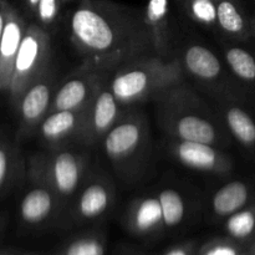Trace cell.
<instances>
[{
  "instance_id": "ba28073f",
  "label": "cell",
  "mask_w": 255,
  "mask_h": 255,
  "mask_svg": "<svg viewBox=\"0 0 255 255\" xmlns=\"http://www.w3.org/2000/svg\"><path fill=\"white\" fill-rule=\"evenodd\" d=\"M17 206V221L25 232H39L60 223L64 207L57 194L49 187L29 182Z\"/></svg>"
},
{
  "instance_id": "d6986e66",
  "label": "cell",
  "mask_w": 255,
  "mask_h": 255,
  "mask_svg": "<svg viewBox=\"0 0 255 255\" xmlns=\"http://www.w3.org/2000/svg\"><path fill=\"white\" fill-rule=\"evenodd\" d=\"M143 16L156 54L163 59H172L171 0H147Z\"/></svg>"
},
{
  "instance_id": "5bb4252c",
  "label": "cell",
  "mask_w": 255,
  "mask_h": 255,
  "mask_svg": "<svg viewBox=\"0 0 255 255\" xmlns=\"http://www.w3.org/2000/svg\"><path fill=\"white\" fill-rule=\"evenodd\" d=\"M168 151L177 162L194 171L224 176L234 168L231 157L213 144L171 138Z\"/></svg>"
},
{
  "instance_id": "8fae6325",
  "label": "cell",
  "mask_w": 255,
  "mask_h": 255,
  "mask_svg": "<svg viewBox=\"0 0 255 255\" xmlns=\"http://www.w3.org/2000/svg\"><path fill=\"white\" fill-rule=\"evenodd\" d=\"M178 59L181 60L184 72L198 84L206 87H213L214 90H221L224 95L234 96L237 100L238 96H243L238 89L232 87L223 64L208 47L201 44H189L184 49L182 57Z\"/></svg>"
},
{
  "instance_id": "52a82bcc",
  "label": "cell",
  "mask_w": 255,
  "mask_h": 255,
  "mask_svg": "<svg viewBox=\"0 0 255 255\" xmlns=\"http://www.w3.org/2000/svg\"><path fill=\"white\" fill-rule=\"evenodd\" d=\"M115 198V184L106 174L89 173L67 204L59 224L62 228H71L99 221L111 211Z\"/></svg>"
},
{
  "instance_id": "1f68e13d",
  "label": "cell",
  "mask_w": 255,
  "mask_h": 255,
  "mask_svg": "<svg viewBox=\"0 0 255 255\" xmlns=\"http://www.w3.org/2000/svg\"><path fill=\"white\" fill-rule=\"evenodd\" d=\"M248 255H255V237L253 241L248 244Z\"/></svg>"
},
{
  "instance_id": "f546056e",
  "label": "cell",
  "mask_w": 255,
  "mask_h": 255,
  "mask_svg": "<svg viewBox=\"0 0 255 255\" xmlns=\"http://www.w3.org/2000/svg\"><path fill=\"white\" fill-rule=\"evenodd\" d=\"M1 255H49V254L35 253V252H27V251H22V249H16V248H4L1 251Z\"/></svg>"
},
{
  "instance_id": "6da1fadb",
  "label": "cell",
  "mask_w": 255,
  "mask_h": 255,
  "mask_svg": "<svg viewBox=\"0 0 255 255\" xmlns=\"http://www.w3.org/2000/svg\"><path fill=\"white\" fill-rule=\"evenodd\" d=\"M69 34L82 65L102 72L156 54L143 10L114 0H77Z\"/></svg>"
},
{
  "instance_id": "d6a6232c",
  "label": "cell",
  "mask_w": 255,
  "mask_h": 255,
  "mask_svg": "<svg viewBox=\"0 0 255 255\" xmlns=\"http://www.w3.org/2000/svg\"><path fill=\"white\" fill-rule=\"evenodd\" d=\"M251 27H252V39L255 40V14L251 16Z\"/></svg>"
},
{
  "instance_id": "f1b7e54d",
  "label": "cell",
  "mask_w": 255,
  "mask_h": 255,
  "mask_svg": "<svg viewBox=\"0 0 255 255\" xmlns=\"http://www.w3.org/2000/svg\"><path fill=\"white\" fill-rule=\"evenodd\" d=\"M198 244L194 241L184 242V243L177 244L172 248L167 249L163 254L161 255H197L198 254Z\"/></svg>"
},
{
  "instance_id": "d590c367",
  "label": "cell",
  "mask_w": 255,
  "mask_h": 255,
  "mask_svg": "<svg viewBox=\"0 0 255 255\" xmlns=\"http://www.w3.org/2000/svg\"><path fill=\"white\" fill-rule=\"evenodd\" d=\"M254 1H255V0H254Z\"/></svg>"
},
{
  "instance_id": "44dd1931",
  "label": "cell",
  "mask_w": 255,
  "mask_h": 255,
  "mask_svg": "<svg viewBox=\"0 0 255 255\" xmlns=\"http://www.w3.org/2000/svg\"><path fill=\"white\" fill-rule=\"evenodd\" d=\"M218 30L228 39L243 42L252 39L251 16L241 0H216Z\"/></svg>"
},
{
  "instance_id": "277c9868",
  "label": "cell",
  "mask_w": 255,
  "mask_h": 255,
  "mask_svg": "<svg viewBox=\"0 0 255 255\" xmlns=\"http://www.w3.org/2000/svg\"><path fill=\"white\" fill-rule=\"evenodd\" d=\"M104 151L117 176L127 183L141 178L151 153L147 117L137 110L124 112L102 139Z\"/></svg>"
},
{
  "instance_id": "4dcf8cb0",
  "label": "cell",
  "mask_w": 255,
  "mask_h": 255,
  "mask_svg": "<svg viewBox=\"0 0 255 255\" xmlns=\"http://www.w3.org/2000/svg\"><path fill=\"white\" fill-rule=\"evenodd\" d=\"M22 1H24V6H25V10H26L27 14H29L30 16L34 17L40 0H22Z\"/></svg>"
},
{
  "instance_id": "484cf974",
  "label": "cell",
  "mask_w": 255,
  "mask_h": 255,
  "mask_svg": "<svg viewBox=\"0 0 255 255\" xmlns=\"http://www.w3.org/2000/svg\"><path fill=\"white\" fill-rule=\"evenodd\" d=\"M184 11L196 24L209 30H218L216 0H183Z\"/></svg>"
},
{
  "instance_id": "e0dca14e",
  "label": "cell",
  "mask_w": 255,
  "mask_h": 255,
  "mask_svg": "<svg viewBox=\"0 0 255 255\" xmlns=\"http://www.w3.org/2000/svg\"><path fill=\"white\" fill-rule=\"evenodd\" d=\"M27 181V159L16 141L2 136L0 143V196L2 199Z\"/></svg>"
},
{
  "instance_id": "7c38bea8",
  "label": "cell",
  "mask_w": 255,
  "mask_h": 255,
  "mask_svg": "<svg viewBox=\"0 0 255 255\" xmlns=\"http://www.w3.org/2000/svg\"><path fill=\"white\" fill-rule=\"evenodd\" d=\"M110 72H102L82 65L74 75L59 85L55 91L51 111H82L90 106Z\"/></svg>"
},
{
  "instance_id": "7402d4cb",
  "label": "cell",
  "mask_w": 255,
  "mask_h": 255,
  "mask_svg": "<svg viewBox=\"0 0 255 255\" xmlns=\"http://www.w3.org/2000/svg\"><path fill=\"white\" fill-rule=\"evenodd\" d=\"M224 61L239 82L255 92V54L238 45H224Z\"/></svg>"
},
{
  "instance_id": "3957f363",
  "label": "cell",
  "mask_w": 255,
  "mask_h": 255,
  "mask_svg": "<svg viewBox=\"0 0 255 255\" xmlns=\"http://www.w3.org/2000/svg\"><path fill=\"white\" fill-rule=\"evenodd\" d=\"M111 74L110 87L126 109L157 101L167 91L183 84L186 77L178 57L163 59L156 54L126 62Z\"/></svg>"
},
{
  "instance_id": "cb8c5ba5",
  "label": "cell",
  "mask_w": 255,
  "mask_h": 255,
  "mask_svg": "<svg viewBox=\"0 0 255 255\" xmlns=\"http://www.w3.org/2000/svg\"><path fill=\"white\" fill-rule=\"evenodd\" d=\"M223 229L228 238L248 246L255 237V202L228 217Z\"/></svg>"
},
{
  "instance_id": "30bf717a",
  "label": "cell",
  "mask_w": 255,
  "mask_h": 255,
  "mask_svg": "<svg viewBox=\"0 0 255 255\" xmlns=\"http://www.w3.org/2000/svg\"><path fill=\"white\" fill-rule=\"evenodd\" d=\"M56 89L55 76L50 70H47L20 96L15 104L20 124L16 133V141L22 137L29 136L32 132H36L42 120L51 111Z\"/></svg>"
},
{
  "instance_id": "8992f818",
  "label": "cell",
  "mask_w": 255,
  "mask_h": 255,
  "mask_svg": "<svg viewBox=\"0 0 255 255\" xmlns=\"http://www.w3.org/2000/svg\"><path fill=\"white\" fill-rule=\"evenodd\" d=\"M51 56V39L45 27L37 22L27 24L24 39L14 62L9 92L14 104H16L25 90L41 77L49 70Z\"/></svg>"
},
{
  "instance_id": "9a60e30c",
  "label": "cell",
  "mask_w": 255,
  "mask_h": 255,
  "mask_svg": "<svg viewBox=\"0 0 255 255\" xmlns=\"http://www.w3.org/2000/svg\"><path fill=\"white\" fill-rule=\"evenodd\" d=\"M125 228L137 238H153L166 231L158 194L134 198L127 206L122 218Z\"/></svg>"
},
{
  "instance_id": "836d02e7",
  "label": "cell",
  "mask_w": 255,
  "mask_h": 255,
  "mask_svg": "<svg viewBox=\"0 0 255 255\" xmlns=\"http://www.w3.org/2000/svg\"><path fill=\"white\" fill-rule=\"evenodd\" d=\"M62 1H64V4H66V2H71L74 1V0H62Z\"/></svg>"
},
{
  "instance_id": "5b68a950",
  "label": "cell",
  "mask_w": 255,
  "mask_h": 255,
  "mask_svg": "<svg viewBox=\"0 0 255 255\" xmlns=\"http://www.w3.org/2000/svg\"><path fill=\"white\" fill-rule=\"evenodd\" d=\"M89 154L67 148L37 152L27 158V181L51 188L64 211L89 174ZM64 214V213H62Z\"/></svg>"
},
{
  "instance_id": "7a4b0ae2",
  "label": "cell",
  "mask_w": 255,
  "mask_h": 255,
  "mask_svg": "<svg viewBox=\"0 0 255 255\" xmlns=\"http://www.w3.org/2000/svg\"><path fill=\"white\" fill-rule=\"evenodd\" d=\"M154 102L159 126L171 138L203 142L219 148L229 143L223 121L184 82Z\"/></svg>"
},
{
  "instance_id": "4fadbf2b",
  "label": "cell",
  "mask_w": 255,
  "mask_h": 255,
  "mask_svg": "<svg viewBox=\"0 0 255 255\" xmlns=\"http://www.w3.org/2000/svg\"><path fill=\"white\" fill-rule=\"evenodd\" d=\"M27 24L19 10L9 1H0V90L7 95L14 62L20 49Z\"/></svg>"
},
{
  "instance_id": "2e32d148",
  "label": "cell",
  "mask_w": 255,
  "mask_h": 255,
  "mask_svg": "<svg viewBox=\"0 0 255 255\" xmlns=\"http://www.w3.org/2000/svg\"><path fill=\"white\" fill-rule=\"evenodd\" d=\"M85 116L86 110L52 111L42 120L36 132L49 149L64 148L69 142L79 141Z\"/></svg>"
},
{
  "instance_id": "603a6c76",
  "label": "cell",
  "mask_w": 255,
  "mask_h": 255,
  "mask_svg": "<svg viewBox=\"0 0 255 255\" xmlns=\"http://www.w3.org/2000/svg\"><path fill=\"white\" fill-rule=\"evenodd\" d=\"M106 234L94 229L72 237L52 255H106Z\"/></svg>"
},
{
  "instance_id": "4316f807",
  "label": "cell",
  "mask_w": 255,
  "mask_h": 255,
  "mask_svg": "<svg viewBox=\"0 0 255 255\" xmlns=\"http://www.w3.org/2000/svg\"><path fill=\"white\" fill-rule=\"evenodd\" d=\"M197 255H248V246L228 238H216L199 248Z\"/></svg>"
},
{
  "instance_id": "ffe728a7",
  "label": "cell",
  "mask_w": 255,
  "mask_h": 255,
  "mask_svg": "<svg viewBox=\"0 0 255 255\" xmlns=\"http://www.w3.org/2000/svg\"><path fill=\"white\" fill-rule=\"evenodd\" d=\"M222 121L228 133L255 158V117L237 101H224Z\"/></svg>"
},
{
  "instance_id": "d4e9b609",
  "label": "cell",
  "mask_w": 255,
  "mask_h": 255,
  "mask_svg": "<svg viewBox=\"0 0 255 255\" xmlns=\"http://www.w3.org/2000/svg\"><path fill=\"white\" fill-rule=\"evenodd\" d=\"M157 194L163 213L166 231L179 228L187 216V203L183 194L171 187L161 189Z\"/></svg>"
},
{
  "instance_id": "ac0fdd59",
  "label": "cell",
  "mask_w": 255,
  "mask_h": 255,
  "mask_svg": "<svg viewBox=\"0 0 255 255\" xmlns=\"http://www.w3.org/2000/svg\"><path fill=\"white\" fill-rule=\"evenodd\" d=\"M255 202V184L234 179L217 189L211 197V213L218 221H226L244 207Z\"/></svg>"
},
{
  "instance_id": "9c48e42d",
  "label": "cell",
  "mask_w": 255,
  "mask_h": 255,
  "mask_svg": "<svg viewBox=\"0 0 255 255\" xmlns=\"http://www.w3.org/2000/svg\"><path fill=\"white\" fill-rule=\"evenodd\" d=\"M125 111L126 107L116 99L110 87V79H107L86 109L84 126L77 142L87 147L99 143L117 124Z\"/></svg>"
},
{
  "instance_id": "e575fe53",
  "label": "cell",
  "mask_w": 255,
  "mask_h": 255,
  "mask_svg": "<svg viewBox=\"0 0 255 255\" xmlns=\"http://www.w3.org/2000/svg\"><path fill=\"white\" fill-rule=\"evenodd\" d=\"M181 1H183V0H181Z\"/></svg>"
},
{
  "instance_id": "83f0119b",
  "label": "cell",
  "mask_w": 255,
  "mask_h": 255,
  "mask_svg": "<svg viewBox=\"0 0 255 255\" xmlns=\"http://www.w3.org/2000/svg\"><path fill=\"white\" fill-rule=\"evenodd\" d=\"M62 4V0H40L34 16L36 17L37 24L46 30L54 26L60 16Z\"/></svg>"
}]
</instances>
